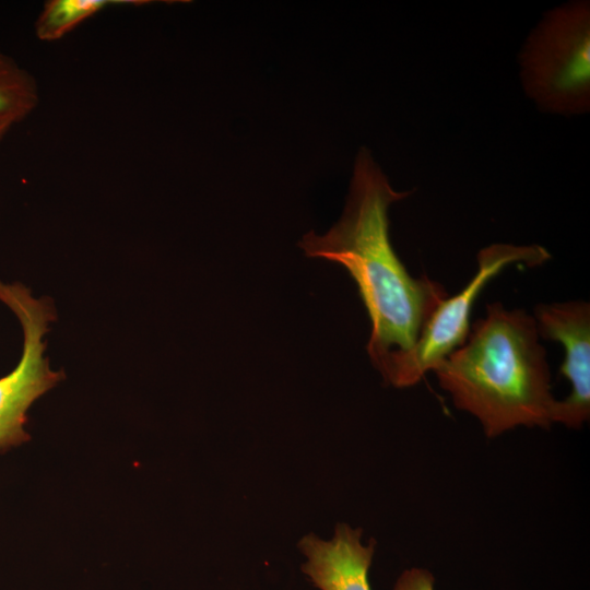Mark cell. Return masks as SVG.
<instances>
[{"label":"cell","mask_w":590,"mask_h":590,"mask_svg":"<svg viewBox=\"0 0 590 590\" xmlns=\"http://www.w3.org/2000/svg\"><path fill=\"white\" fill-rule=\"evenodd\" d=\"M411 193L396 191L370 152L362 148L340 220L326 234L311 231L298 243L306 257L339 263L354 280L371 323L366 349L382 377L412 350L448 296L441 284L412 276L391 245L388 209Z\"/></svg>","instance_id":"cell-1"},{"label":"cell","mask_w":590,"mask_h":590,"mask_svg":"<svg viewBox=\"0 0 590 590\" xmlns=\"http://www.w3.org/2000/svg\"><path fill=\"white\" fill-rule=\"evenodd\" d=\"M539 339L534 317L493 303L433 371L453 404L474 415L489 438L521 425L548 427L557 400Z\"/></svg>","instance_id":"cell-2"},{"label":"cell","mask_w":590,"mask_h":590,"mask_svg":"<svg viewBox=\"0 0 590 590\" xmlns=\"http://www.w3.org/2000/svg\"><path fill=\"white\" fill-rule=\"evenodd\" d=\"M590 14L588 2L548 12L521 52L527 93L543 110L579 114L589 109Z\"/></svg>","instance_id":"cell-3"},{"label":"cell","mask_w":590,"mask_h":590,"mask_svg":"<svg viewBox=\"0 0 590 590\" xmlns=\"http://www.w3.org/2000/svg\"><path fill=\"white\" fill-rule=\"evenodd\" d=\"M551 255L539 245L516 246L493 244L477 253V271L458 294L446 297L433 311L421 334L408 353L399 356L382 377L397 388L417 384L448 355L460 347L470 331L474 302L486 283L512 263L541 266Z\"/></svg>","instance_id":"cell-4"},{"label":"cell","mask_w":590,"mask_h":590,"mask_svg":"<svg viewBox=\"0 0 590 590\" xmlns=\"http://www.w3.org/2000/svg\"><path fill=\"white\" fill-rule=\"evenodd\" d=\"M0 302L16 316L23 331V352L16 367L0 378V451L30 439L27 410L64 375L52 370L45 356L44 335L56 319L46 297L35 298L21 283L0 281Z\"/></svg>","instance_id":"cell-5"},{"label":"cell","mask_w":590,"mask_h":590,"mask_svg":"<svg viewBox=\"0 0 590 590\" xmlns=\"http://www.w3.org/2000/svg\"><path fill=\"white\" fill-rule=\"evenodd\" d=\"M534 320L540 338L563 344L560 374L571 385L569 396L556 401L553 423L579 428L590 414V305L579 300L540 304Z\"/></svg>","instance_id":"cell-6"},{"label":"cell","mask_w":590,"mask_h":590,"mask_svg":"<svg viewBox=\"0 0 590 590\" xmlns=\"http://www.w3.org/2000/svg\"><path fill=\"white\" fill-rule=\"evenodd\" d=\"M375 540L362 543V529L338 523L330 540L304 535L298 548L307 558L303 573L320 590H370L368 570Z\"/></svg>","instance_id":"cell-7"},{"label":"cell","mask_w":590,"mask_h":590,"mask_svg":"<svg viewBox=\"0 0 590 590\" xmlns=\"http://www.w3.org/2000/svg\"><path fill=\"white\" fill-rule=\"evenodd\" d=\"M145 0H50L47 1L35 24V35L43 42L59 40L86 20L117 5H143Z\"/></svg>","instance_id":"cell-8"},{"label":"cell","mask_w":590,"mask_h":590,"mask_svg":"<svg viewBox=\"0 0 590 590\" xmlns=\"http://www.w3.org/2000/svg\"><path fill=\"white\" fill-rule=\"evenodd\" d=\"M39 104L34 76L0 49V118L15 125L25 120Z\"/></svg>","instance_id":"cell-9"},{"label":"cell","mask_w":590,"mask_h":590,"mask_svg":"<svg viewBox=\"0 0 590 590\" xmlns=\"http://www.w3.org/2000/svg\"><path fill=\"white\" fill-rule=\"evenodd\" d=\"M434 576L424 568H410L398 578L393 590H434Z\"/></svg>","instance_id":"cell-10"},{"label":"cell","mask_w":590,"mask_h":590,"mask_svg":"<svg viewBox=\"0 0 590 590\" xmlns=\"http://www.w3.org/2000/svg\"><path fill=\"white\" fill-rule=\"evenodd\" d=\"M14 126L15 123L12 120L0 118V145Z\"/></svg>","instance_id":"cell-11"}]
</instances>
